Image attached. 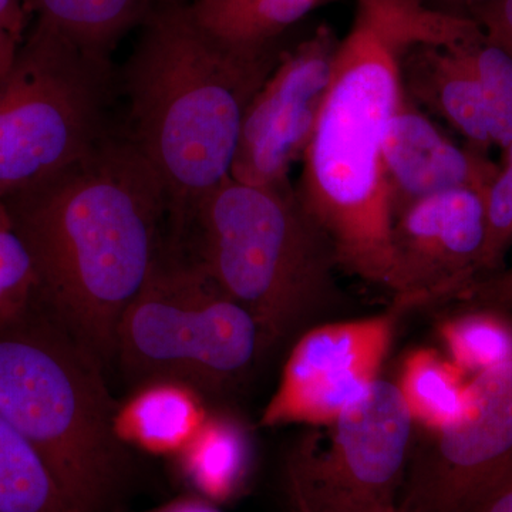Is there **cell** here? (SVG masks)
I'll list each match as a JSON object with an SVG mask.
<instances>
[{
  "label": "cell",
  "instance_id": "1",
  "mask_svg": "<svg viewBox=\"0 0 512 512\" xmlns=\"http://www.w3.org/2000/svg\"><path fill=\"white\" fill-rule=\"evenodd\" d=\"M483 33L474 20L426 0H356L339 39L296 197L335 252L340 272L396 296L393 208L382 151L406 96L404 60L414 47L454 45Z\"/></svg>",
  "mask_w": 512,
  "mask_h": 512
},
{
  "label": "cell",
  "instance_id": "2",
  "mask_svg": "<svg viewBox=\"0 0 512 512\" xmlns=\"http://www.w3.org/2000/svg\"><path fill=\"white\" fill-rule=\"evenodd\" d=\"M28 248L43 305L104 365L124 312L160 258L167 195L124 134L3 198Z\"/></svg>",
  "mask_w": 512,
  "mask_h": 512
},
{
  "label": "cell",
  "instance_id": "3",
  "mask_svg": "<svg viewBox=\"0 0 512 512\" xmlns=\"http://www.w3.org/2000/svg\"><path fill=\"white\" fill-rule=\"evenodd\" d=\"M119 79L124 136L150 164L181 232L198 202L231 178L242 123L281 50L245 53L200 28L190 3L158 0Z\"/></svg>",
  "mask_w": 512,
  "mask_h": 512
},
{
  "label": "cell",
  "instance_id": "4",
  "mask_svg": "<svg viewBox=\"0 0 512 512\" xmlns=\"http://www.w3.org/2000/svg\"><path fill=\"white\" fill-rule=\"evenodd\" d=\"M103 366L39 296L0 323V414L42 457L74 512H113L128 473Z\"/></svg>",
  "mask_w": 512,
  "mask_h": 512
},
{
  "label": "cell",
  "instance_id": "5",
  "mask_svg": "<svg viewBox=\"0 0 512 512\" xmlns=\"http://www.w3.org/2000/svg\"><path fill=\"white\" fill-rule=\"evenodd\" d=\"M194 261L244 306L261 332L264 357L339 308L332 245L303 210L293 184L229 178L198 202Z\"/></svg>",
  "mask_w": 512,
  "mask_h": 512
},
{
  "label": "cell",
  "instance_id": "6",
  "mask_svg": "<svg viewBox=\"0 0 512 512\" xmlns=\"http://www.w3.org/2000/svg\"><path fill=\"white\" fill-rule=\"evenodd\" d=\"M264 357L251 313L197 262L160 255L124 312L114 359L134 382L170 379L205 393L237 386Z\"/></svg>",
  "mask_w": 512,
  "mask_h": 512
},
{
  "label": "cell",
  "instance_id": "7",
  "mask_svg": "<svg viewBox=\"0 0 512 512\" xmlns=\"http://www.w3.org/2000/svg\"><path fill=\"white\" fill-rule=\"evenodd\" d=\"M113 63L29 29L0 73V200L76 163L113 134Z\"/></svg>",
  "mask_w": 512,
  "mask_h": 512
},
{
  "label": "cell",
  "instance_id": "8",
  "mask_svg": "<svg viewBox=\"0 0 512 512\" xmlns=\"http://www.w3.org/2000/svg\"><path fill=\"white\" fill-rule=\"evenodd\" d=\"M414 427L396 383L377 380L293 447L286 461L293 511L396 512Z\"/></svg>",
  "mask_w": 512,
  "mask_h": 512
},
{
  "label": "cell",
  "instance_id": "9",
  "mask_svg": "<svg viewBox=\"0 0 512 512\" xmlns=\"http://www.w3.org/2000/svg\"><path fill=\"white\" fill-rule=\"evenodd\" d=\"M512 485V362L470 377L466 413L414 436L397 512H476Z\"/></svg>",
  "mask_w": 512,
  "mask_h": 512
},
{
  "label": "cell",
  "instance_id": "10",
  "mask_svg": "<svg viewBox=\"0 0 512 512\" xmlns=\"http://www.w3.org/2000/svg\"><path fill=\"white\" fill-rule=\"evenodd\" d=\"M397 313L393 308L369 318L322 322L301 333L266 403L262 426H323L362 399L380 379Z\"/></svg>",
  "mask_w": 512,
  "mask_h": 512
},
{
  "label": "cell",
  "instance_id": "11",
  "mask_svg": "<svg viewBox=\"0 0 512 512\" xmlns=\"http://www.w3.org/2000/svg\"><path fill=\"white\" fill-rule=\"evenodd\" d=\"M339 37L320 25L282 52L274 72L249 103L231 178L252 185L291 184L315 130Z\"/></svg>",
  "mask_w": 512,
  "mask_h": 512
},
{
  "label": "cell",
  "instance_id": "12",
  "mask_svg": "<svg viewBox=\"0 0 512 512\" xmlns=\"http://www.w3.org/2000/svg\"><path fill=\"white\" fill-rule=\"evenodd\" d=\"M485 241L484 192H440L407 205L393 221V308L460 301L485 275Z\"/></svg>",
  "mask_w": 512,
  "mask_h": 512
},
{
  "label": "cell",
  "instance_id": "13",
  "mask_svg": "<svg viewBox=\"0 0 512 512\" xmlns=\"http://www.w3.org/2000/svg\"><path fill=\"white\" fill-rule=\"evenodd\" d=\"M382 160L394 217L440 192H485L500 168L487 154L457 146L407 93L387 128Z\"/></svg>",
  "mask_w": 512,
  "mask_h": 512
},
{
  "label": "cell",
  "instance_id": "14",
  "mask_svg": "<svg viewBox=\"0 0 512 512\" xmlns=\"http://www.w3.org/2000/svg\"><path fill=\"white\" fill-rule=\"evenodd\" d=\"M471 40L414 47L404 60V89L414 103L423 104L450 124L467 147L490 156L493 144L483 90L467 49Z\"/></svg>",
  "mask_w": 512,
  "mask_h": 512
},
{
  "label": "cell",
  "instance_id": "15",
  "mask_svg": "<svg viewBox=\"0 0 512 512\" xmlns=\"http://www.w3.org/2000/svg\"><path fill=\"white\" fill-rule=\"evenodd\" d=\"M208 413L204 394L190 384L147 380L117 404L114 429L127 448L174 457L194 437Z\"/></svg>",
  "mask_w": 512,
  "mask_h": 512
},
{
  "label": "cell",
  "instance_id": "16",
  "mask_svg": "<svg viewBox=\"0 0 512 512\" xmlns=\"http://www.w3.org/2000/svg\"><path fill=\"white\" fill-rule=\"evenodd\" d=\"M174 458L191 493L220 505L234 500L247 487L254 467V446L238 417L210 410L200 429Z\"/></svg>",
  "mask_w": 512,
  "mask_h": 512
},
{
  "label": "cell",
  "instance_id": "17",
  "mask_svg": "<svg viewBox=\"0 0 512 512\" xmlns=\"http://www.w3.org/2000/svg\"><path fill=\"white\" fill-rule=\"evenodd\" d=\"M158 0H26L30 29L72 46L97 62L111 56L130 30L141 26Z\"/></svg>",
  "mask_w": 512,
  "mask_h": 512
},
{
  "label": "cell",
  "instance_id": "18",
  "mask_svg": "<svg viewBox=\"0 0 512 512\" xmlns=\"http://www.w3.org/2000/svg\"><path fill=\"white\" fill-rule=\"evenodd\" d=\"M330 0H192L195 22L222 46L245 53L284 49V36Z\"/></svg>",
  "mask_w": 512,
  "mask_h": 512
},
{
  "label": "cell",
  "instance_id": "19",
  "mask_svg": "<svg viewBox=\"0 0 512 512\" xmlns=\"http://www.w3.org/2000/svg\"><path fill=\"white\" fill-rule=\"evenodd\" d=\"M396 386L419 430L456 423L470 403V377L436 349H414L404 357Z\"/></svg>",
  "mask_w": 512,
  "mask_h": 512
},
{
  "label": "cell",
  "instance_id": "20",
  "mask_svg": "<svg viewBox=\"0 0 512 512\" xmlns=\"http://www.w3.org/2000/svg\"><path fill=\"white\" fill-rule=\"evenodd\" d=\"M444 316L437 335L444 353L468 377L512 362V315L507 309L460 305Z\"/></svg>",
  "mask_w": 512,
  "mask_h": 512
},
{
  "label": "cell",
  "instance_id": "21",
  "mask_svg": "<svg viewBox=\"0 0 512 512\" xmlns=\"http://www.w3.org/2000/svg\"><path fill=\"white\" fill-rule=\"evenodd\" d=\"M0 512H74L45 461L2 414Z\"/></svg>",
  "mask_w": 512,
  "mask_h": 512
},
{
  "label": "cell",
  "instance_id": "22",
  "mask_svg": "<svg viewBox=\"0 0 512 512\" xmlns=\"http://www.w3.org/2000/svg\"><path fill=\"white\" fill-rule=\"evenodd\" d=\"M467 49L483 90L491 144L504 151L512 143V55L484 33Z\"/></svg>",
  "mask_w": 512,
  "mask_h": 512
},
{
  "label": "cell",
  "instance_id": "23",
  "mask_svg": "<svg viewBox=\"0 0 512 512\" xmlns=\"http://www.w3.org/2000/svg\"><path fill=\"white\" fill-rule=\"evenodd\" d=\"M37 298L35 266L0 200V323Z\"/></svg>",
  "mask_w": 512,
  "mask_h": 512
},
{
  "label": "cell",
  "instance_id": "24",
  "mask_svg": "<svg viewBox=\"0 0 512 512\" xmlns=\"http://www.w3.org/2000/svg\"><path fill=\"white\" fill-rule=\"evenodd\" d=\"M457 303L483 305L512 311V266L478 279Z\"/></svg>",
  "mask_w": 512,
  "mask_h": 512
},
{
  "label": "cell",
  "instance_id": "25",
  "mask_svg": "<svg viewBox=\"0 0 512 512\" xmlns=\"http://www.w3.org/2000/svg\"><path fill=\"white\" fill-rule=\"evenodd\" d=\"M485 37L512 55V0H494L473 18Z\"/></svg>",
  "mask_w": 512,
  "mask_h": 512
},
{
  "label": "cell",
  "instance_id": "26",
  "mask_svg": "<svg viewBox=\"0 0 512 512\" xmlns=\"http://www.w3.org/2000/svg\"><path fill=\"white\" fill-rule=\"evenodd\" d=\"M0 26L22 42L29 26L26 0H0Z\"/></svg>",
  "mask_w": 512,
  "mask_h": 512
},
{
  "label": "cell",
  "instance_id": "27",
  "mask_svg": "<svg viewBox=\"0 0 512 512\" xmlns=\"http://www.w3.org/2000/svg\"><path fill=\"white\" fill-rule=\"evenodd\" d=\"M141 512H222L218 504L211 503L197 494H185L167 503Z\"/></svg>",
  "mask_w": 512,
  "mask_h": 512
},
{
  "label": "cell",
  "instance_id": "28",
  "mask_svg": "<svg viewBox=\"0 0 512 512\" xmlns=\"http://www.w3.org/2000/svg\"><path fill=\"white\" fill-rule=\"evenodd\" d=\"M431 8L458 16V18L473 20L478 10L483 9L494 0H426Z\"/></svg>",
  "mask_w": 512,
  "mask_h": 512
},
{
  "label": "cell",
  "instance_id": "29",
  "mask_svg": "<svg viewBox=\"0 0 512 512\" xmlns=\"http://www.w3.org/2000/svg\"><path fill=\"white\" fill-rule=\"evenodd\" d=\"M20 40L12 35L9 30L0 26V73L8 72L10 66L15 62L18 53Z\"/></svg>",
  "mask_w": 512,
  "mask_h": 512
},
{
  "label": "cell",
  "instance_id": "30",
  "mask_svg": "<svg viewBox=\"0 0 512 512\" xmlns=\"http://www.w3.org/2000/svg\"><path fill=\"white\" fill-rule=\"evenodd\" d=\"M476 512H512V485L495 495Z\"/></svg>",
  "mask_w": 512,
  "mask_h": 512
},
{
  "label": "cell",
  "instance_id": "31",
  "mask_svg": "<svg viewBox=\"0 0 512 512\" xmlns=\"http://www.w3.org/2000/svg\"><path fill=\"white\" fill-rule=\"evenodd\" d=\"M501 164L512 167V143L503 151V163Z\"/></svg>",
  "mask_w": 512,
  "mask_h": 512
},
{
  "label": "cell",
  "instance_id": "32",
  "mask_svg": "<svg viewBox=\"0 0 512 512\" xmlns=\"http://www.w3.org/2000/svg\"><path fill=\"white\" fill-rule=\"evenodd\" d=\"M293 512H298V511H293ZM397 512V511H396Z\"/></svg>",
  "mask_w": 512,
  "mask_h": 512
}]
</instances>
